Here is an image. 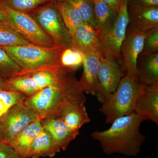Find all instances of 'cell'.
Listing matches in <instances>:
<instances>
[{
	"instance_id": "cell-8",
	"label": "cell",
	"mask_w": 158,
	"mask_h": 158,
	"mask_svg": "<svg viewBox=\"0 0 158 158\" xmlns=\"http://www.w3.org/2000/svg\"><path fill=\"white\" fill-rule=\"evenodd\" d=\"M128 1L122 0L115 22L106 33L99 38V52L102 56L113 59L119 65L122 61L120 47L129 22Z\"/></svg>"
},
{
	"instance_id": "cell-9",
	"label": "cell",
	"mask_w": 158,
	"mask_h": 158,
	"mask_svg": "<svg viewBox=\"0 0 158 158\" xmlns=\"http://www.w3.org/2000/svg\"><path fill=\"white\" fill-rule=\"evenodd\" d=\"M24 102L15 105L0 119L4 126L7 143L29 125L42 119L39 114Z\"/></svg>"
},
{
	"instance_id": "cell-33",
	"label": "cell",
	"mask_w": 158,
	"mask_h": 158,
	"mask_svg": "<svg viewBox=\"0 0 158 158\" xmlns=\"http://www.w3.org/2000/svg\"><path fill=\"white\" fill-rule=\"evenodd\" d=\"M0 90H7V80L0 74Z\"/></svg>"
},
{
	"instance_id": "cell-24",
	"label": "cell",
	"mask_w": 158,
	"mask_h": 158,
	"mask_svg": "<svg viewBox=\"0 0 158 158\" xmlns=\"http://www.w3.org/2000/svg\"><path fill=\"white\" fill-rule=\"evenodd\" d=\"M60 62L62 68L75 73L83 65V54L73 47L65 48L61 53Z\"/></svg>"
},
{
	"instance_id": "cell-4",
	"label": "cell",
	"mask_w": 158,
	"mask_h": 158,
	"mask_svg": "<svg viewBox=\"0 0 158 158\" xmlns=\"http://www.w3.org/2000/svg\"><path fill=\"white\" fill-rule=\"evenodd\" d=\"M1 47L22 69L23 72L62 67L60 57L65 48L63 47H45L29 44Z\"/></svg>"
},
{
	"instance_id": "cell-1",
	"label": "cell",
	"mask_w": 158,
	"mask_h": 158,
	"mask_svg": "<svg viewBox=\"0 0 158 158\" xmlns=\"http://www.w3.org/2000/svg\"><path fill=\"white\" fill-rule=\"evenodd\" d=\"M143 119L135 113L116 118L108 129L94 131L92 138L98 141L106 154L118 153L135 156L145 140L140 131Z\"/></svg>"
},
{
	"instance_id": "cell-2",
	"label": "cell",
	"mask_w": 158,
	"mask_h": 158,
	"mask_svg": "<svg viewBox=\"0 0 158 158\" xmlns=\"http://www.w3.org/2000/svg\"><path fill=\"white\" fill-rule=\"evenodd\" d=\"M76 100H86V98L73 73L62 84L44 88L27 98L24 102L42 119L52 115L56 116L66 103Z\"/></svg>"
},
{
	"instance_id": "cell-12",
	"label": "cell",
	"mask_w": 158,
	"mask_h": 158,
	"mask_svg": "<svg viewBox=\"0 0 158 158\" xmlns=\"http://www.w3.org/2000/svg\"><path fill=\"white\" fill-rule=\"evenodd\" d=\"M128 25L146 34L158 28V7L128 5Z\"/></svg>"
},
{
	"instance_id": "cell-35",
	"label": "cell",
	"mask_w": 158,
	"mask_h": 158,
	"mask_svg": "<svg viewBox=\"0 0 158 158\" xmlns=\"http://www.w3.org/2000/svg\"><path fill=\"white\" fill-rule=\"evenodd\" d=\"M0 21H6V16L3 10L0 8Z\"/></svg>"
},
{
	"instance_id": "cell-5",
	"label": "cell",
	"mask_w": 158,
	"mask_h": 158,
	"mask_svg": "<svg viewBox=\"0 0 158 158\" xmlns=\"http://www.w3.org/2000/svg\"><path fill=\"white\" fill-rule=\"evenodd\" d=\"M73 73L62 67L23 72L7 80V88L29 97L48 86L62 84Z\"/></svg>"
},
{
	"instance_id": "cell-20",
	"label": "cell",
	"mask_w": 158,
	"mask_h": 158,
	"mask_svg": "<svg viewBox=\"0 0 158 158\" xmlns=\"http://www.w3.org/2000/svg\"><path fill=\"white\" fill-rule=\"evenodd\" d=\"M94 5V29L99 38L106 33L113 25L118 12L101 0H92Z\"/></svg>"
},
{
	"instance_id": "cell-26",
	"label": "cell",
	"mask_w": 158,
	"mask_h": 158,
	"mask_svg": "<svg viewBox=\"0 0 158 158\" xmlns=\"http://www.w3.org/2000/svg\"><path fill=\"white\" fill-rule=\"evenodd\" d=\"M23 72L22 69L0 47V74L7 80Z\"/></svg>"
},
{
	"instance_id": "cell-30",
	"label": "cell",
	"mask_w": 158,
	"mask_h": 158,
	"mask_svg": "<svg viewBox=\"0 0 158 158\" xmlns=\"http://www.w3.org/2000/svg\"><path fill=\"white\" fill-rule=\"evenodd\" d=\"M0 158H21L10 144L5 141L0 142Z\"/></svg>"
},
{
	"instance_id": "cell-15",
	"label": "cell",
	"mask_w": 158,
	"mask_h": 158,
	"mask_svg": "<svg viewBox=\"0 0 158 158\" xmlns=\"http://www.w3.org/2000/svg\"><path fill=\"white\" fill-rule=\"evenodd\" d=\"M43 129L48 132L60 150H65L78 135L69 129L59 116L52 115L40 121Z\"/></svg>"
},
{
	"instance_id": "cell-22",
	"label": "cell",
	"mask_w": 158,
	"mask_h": 158,
	"mask_svg": "<svg viewBox=\"0 0 158 158\" xmlns=\"http://www.w3.org/2000/svg\"><path fill=\"white\" fill-rule=\"evenodd\" d=\"M55 2L56 7L72 37L77 28L84 22L81 15L75 8L69 4L56 1Z\"/></svg>"
},
{
	"instance_id": "cell-36",
	"label": "cell",
	"mask_w": 158,
	"mask_h": 158,
	"mask_svg": "<svg viewBox=\"0 0 158 158\" xmlns=\"http://www.w3.org/2000/svg\"><path fill=\"white\" fill-rule=\"evenodd\" d=\"M2 1V0H0V2H1Z\"/></svg>"
},
{
	"instance_id": "cell-32",
	"label": "cell",
	"mask_w": 158,
	"mask_h": 158,
	"mask_svg": "<svg viewBox=\"0 0 158 158\" xmlns=\"http://www.w3.org/2000/svg\"><path fill=\"white\" fill-rule=\"evenodd\" d=\"M106 3L110 8L118 12L121 5L122 0H101Z\"/></svg>"
},
{
	"instance_id": "cell-34",
	"label": "cell",
	"mask_w": 158,
	"mask_h": 158,
	"mask_svg": "<svg viewBox=\"0 0 158 158\" xmlns=\"http://www.w3.org/2000/svg\"><path fill=\"white\" fill-rule=\"evenodd\" d=\"M2 141L6 142V136L2 123L0 120V142Z\"/></svg>"
},
{
	"instance_id": "cell-6",
	"label": "cell",
	"mask_w": 158,
	"mask_h": 158,
	"mask_svg": "<svg viewBox=\"0 0 158 158\" xmlns=\"http://www.w3.org/2000/svg\"><path fill=\"white\" fill-rule=\"evenodd\" d=\"M0 8L6 15L7 24L31 44L45 47L57 46L31 14L13 10L1 3Z\"/></svg>"
},
{
	"instance_id": "cell-13",
	"label": "cell",
	"mask_w": 158,
	"mask_h": 158,
	"mask_svg": "<svg viewBox=\"0 0 158 158\" xmlns=\"http://www.w3.org/2000/svg\"><path fill=\"white\" fill-rule=\"evenodd\" d=\"M86 100H76L66 103L56 116L64 122L69 130L79 135L84 125L90 121L85 106Z\"/></svg>"
},
{
	"instance_id": "cell-3",
	"label": "cell",
	"mask_w": 158,
	"mask_h": 158,
	"mask_svg": "<svg viewBox=\"0 0 158 158\" xmlns=\"http://www.w3.org/2000/svg\"><path fill=\"white\" fill-rule=\"evenodd\" d=\"M144 86L137 77L125 74L115 92L100 108L106 123L111 124L118 117L134 113L136 101Z\"/></svg>"
},
{
	"instance_id": "cell-19",
	"label": "cell",
	"mask_w": 158,
	"mask_h": 158,
	"mask_svg": "<svg viewBox=\"0 0 158 158\" xmlns=\"http://www.w3.org/2000/svg\"><path fill=\"white\" fill-rule=\"evenodd\" d=\"M138 80L146 86L158 85V52L138 56L137 62Z\"/></svg>"
},
{
	"instance_id": "cell-23",
	"label": "cell",
	"mask_w": 158,
	"mask_h": 158,
	"mask_svg": "<svg viewBox=\"0 0 158 158\" xmlns=\"http://www.w3.org/2000/svg\"><path fill=\"white\" fill-rule=\"evenodd\" d=\"M31 44L13 30L6 21H0V47H13Z\"/></svg>"
},
{
	"instance_id": "cell-27",
	"label": "cell",
	"mask_w": 158,
	"mask_h": 158,
	"mask_svg": "<svg viewBox=\"0 0 158 158\" xmlns=\"http://www.w3.org/2000/svg\"><path fill=\"white\" fill-rule=\"evenodd\" d=\"M27 97L19 91L0 90V119L13 106L24 102Z\"/></svg>"
},
{
	"instance_id": "cell-28",
	"label": "cell",
	"mask_w": 158,
	"mask_h": 158,
	"mask_svg": "<svg viewBox=\"0 0 158 158\" xmlns=\"http://www.w3.org/2000/svg\"><path fill=\"white\" fill-rule=\"evenodd\" d=\"M55 0H2L0 2L13 10L29 12Z\"/></svg>"
},
{
	"instance_id": "cell-29",
	"label": "cell",
	"mask_w": 158,
	"mask_h": 158,
	"mask_svg": "<svg viewBox=\"0 0 158 158\" xmlns=\"http://www.w3.org/2000/svg\"><path fill=\"white\" fill-rule=\"evenodd\" d=\"M145 34L143 49L139 55H148L158 52V28Z\"/></svg>"
},
{
	"instance_id": "cell-14",
	"label": "cell",
	"mask_w": 158,
	"mask_h": 158,
	"mask_svg": "<svg viewBox=\"0 0 158 158\" xmlns=\"http://www.w3.org/2000/svg\"><path fill=\"white\" fill-rule=\"evenodd\" d=\"M134 113L144 121L150 120L158 124V85H144L136 101Z\"/></svg>"
},
{
	"instance_id": "cell-10",
	"label": "cell",
	"mask_w": 158,
	"mask_h": 158,
	"mask_svg": "<svg viewBox=\"0 0 158 158\" xmlns=\"http://www.w3.org/2000/svg\"><path fill=\"white\" fill-rule=\"evenodd\" d=\"M124 74L117 62L101 55L95 94L100 103L102 104L114 93Z\"/></svg>"
},
{
	"instance_id": "cell-11",
	"label": "cell",
	"mask_w": 158,
	"mask_h": 158,
	"mask_svg": "<svg viewBox=\"0 0 158 158\" xmlns=\"http://www.w3.org/2000/svg\"><path fill=\"white\" fill-rule=\"evenodd\" d=\"M145 34L128 26L125 37L120 47V68L124 74L137 77V62L143 47Z\"/></svg>"
},
{
	"instance_id": "cell-16",
	"label": "cell",
	"mask_w": 158,
	"mask_h": 158,
	"mask_svg": "<svg viewBox=\"0 0 158 158\" xmlns=\"http://www.w3.org/2000/svg\"><path fill=\"white\" fill-rule=\"evenodd\" d=\"M72 39L73 47L83 54L99 52V38L95 29L88 23L83 22L77 28Z\"/></svg>"
},
{
	"instance_id": "cell-21",
	"label": "cell",
	"mask_w": 158,
	"mask_h": 158,
	"mask_svg": "<svg viewBox=\"0 0 158 158\" xmlns=\"http://www.w3.org/2000/svg\"><path fill=\"white\" fill-rule=\"evenodd\" d=\"M60 151L51 135L42 128L31 145L30 158L52 157Z\"/></svg>"
},
{
	"instance_id": "cell-7",
	"label": "cell",
	"mask_w": 158,
	"mask_h": 158,
	"mask_svg": "<svg viewBox=\"0 0 158 158\" xmlns=\"http://www.w3.org/2000/svg\"><path fill=\"white\" fill-rule=\"evenodd\" d=\"M30 14L56 45L73 47L72 37L56 7L55 0L31 11Z\"/></svg>"
},
{
	"instance_id": "cell-31",
	"label": "cell",
	"mask_w": 158,
	"mask_h": 158,
	"mask_svg": "<svg viewBox=\"0 0 158 158\" xmlns=\"http://www.w3.org/2000/svg\"><path fill=\"white\" fill-rule=\"evenodd\" d=\"M128 5L158 7V0H128Z\"/></svg>"
},
{
	"instance_id": "cell-25",
	"label": "cell",
	"mask_w": 158,
	"mask_h": 158,
	"mask_svg": "<svg viewBox=\"0 0 158 158\" xmlns=\"http://www.w3.org/2000/svg\"><path fill=\"white\" fill-rule=\"evenodd\" d=\"M69 4L78 11L83 21L88 23L94 28V5L92 0H55Z\"/></svg>"
},
{
	"instance_id": "cell-18",
	"label": "cell",
	"mask_w": 158,
	"mask_h": 158,
	"mask_svg": "<svg viewBox=\"0 0 158 158\" xmlns=\"http://www.w3.org/2000/svg\"><path fill=\"white\" fill-rule=\"evenodd\" d=\"M40 121L29 125L8 142L21 158H30L31 145L42 130Z\"/></svg>"
},
{
	"instance_id": "cell-17",
	"label": "cell",
	"mask_w": 158,
	"mask_h": 158,
	"mask_svg": "<svg viewBox=\"0 0 158 158\" xmlns=\"http://www.w3.org/2000/svg\"><path fill=\"white\" fill-rule=\"evenodd\" d=\"M83 55V70L79 84L84 93L95 95L96 94L97 76L100 63V52Z\"/></svg>"
}]
</instances>
